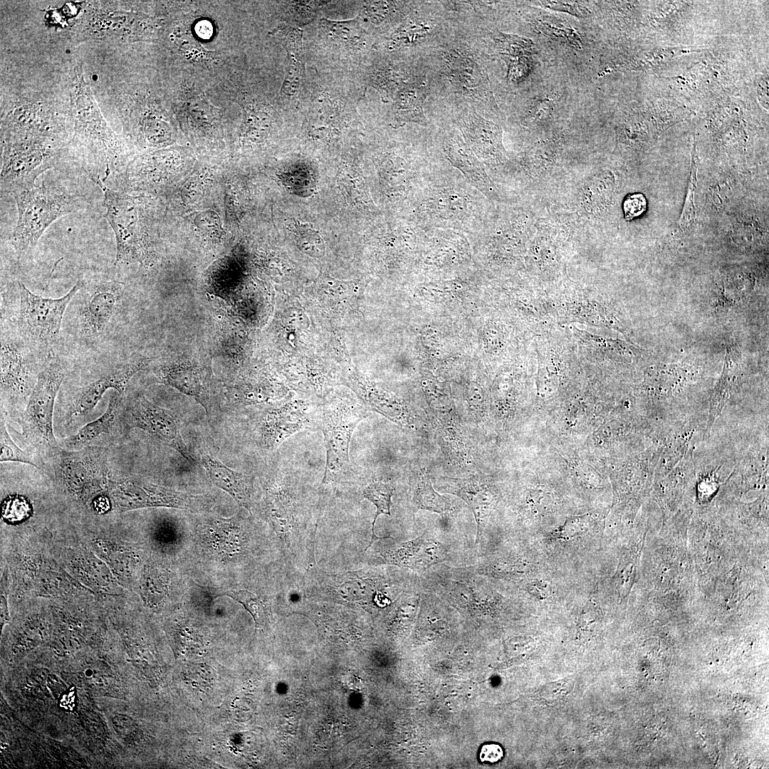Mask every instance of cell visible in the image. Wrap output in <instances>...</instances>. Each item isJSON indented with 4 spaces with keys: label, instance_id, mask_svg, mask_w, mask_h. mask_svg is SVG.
Masks as SVG:
<instances>
[{
    "label": "cell",
    "instance_id": "cell-1",
    "mask_svg": "<svg viewBox=\"0 0 769 769\" xmlns=\"http://www.w3.org/2000/svg\"><path fill=\"white\" fill-rule=\"evenodd\" d=\"M444 162L434 166L404 204V219L424 229H451L470 237L487 222L488 205L493 203Z\"/></svg>",
    "mask_w": 769,
    "mask_h": 769
},
{
    "label": "cell",
    "instance_id": "cell-2",
    "mask_svg": "<svg viewBox=\"0 0 769 769\" xmlns=\"http://www.w3.org/2000/svg\"><path fill=\"white\" fill-rule=\"evenodd\" d=\"M12 196L18 218L11 244L19 256L33 249L54 221L83 206L80 198L48 187L43 182Z\"/></svg>",
    "mask_w": 769,
    "mask_h": 769
},
{
    "label": "cell",
    "instance_id": "cell-3",
    "mask_svg": "<svg viewBox=\"0 0 769 769\" xmlns=\"http://www.w3.org/2000/svg\"><path fill=\"white\" fill-rule=\"evenodd\" d=\"M19 305L16 326L20 338L26 343L46 347L58 338L67 306L82 286L78 281L63 296L44 298L31 292L18 281Z\"/></svg>",
    "mask_w": 769,
    "mask_h": 769
},
{
    "label": "cell",
    "instance_id": "cell-4",
    "mask_svg": "<svg viewBox=\"0 0 769 769\" xmlns=\"http://www.w3.org/2000/svg\"><path fill=\"white\" fill-rule=\"evenodd\" d=\"M100 188L104 194L105 217L113 229L116 240L115 265L131 261L149 263L152 252L145 239L134 200L106 184Z\"/></svg>",
    "mask_w": 769,
    "mask_h": 769
},
{
    "label": "cell",
    "instance_id": "cell-5",
    "mask_svg": "<svg viewBox=\"0 0 769 769\" xmlns=\"http://www.w3.org/2000/svg\"><path fill=\"white\" fill-rule=\"evenodd\" d=\"M64 372L60 358L50 352L37 375L25 411V422L28 431L43 445L56 451L61 447L54 436L53 415Z\"/></svg>",
    "mask_w": 769,
    "mask_h": 769
},
{
    "label": "cell",
    "instance_id": "cell-6",
    "mask_svg": "<svg viewBox=\"0 0 769 769\" xmlns=\"http://www.w3.org/2000/svg\"><path fill=\"white\" fill-rule=\"evenodd\" d=\"M1 170V191L13 195L35 186L37 177L53 166V152L43 142L31 137H9Z\"/></svg>",
    "mask_w": 769,
    "mask_h": 769
},
{
    "label": "cell",
    "instance_id": "cell-7",
    "mask_svg": "<svg viewBox=\"0 0 769 769\" xmlns=\"http://www.w3.org/2000/svg\"><path fill=\"white\" fill-rule=\"evenodd\" d=\"M367 416L364 409L350 404H333L323 408L318 429L324 435L326 464L322 483H328L347 467L352 434Z\"/></svg>",
    "mask_w": 769,
    "mask_h": 769
},
{
    "label": "cell",
    "instance_id": "cell-8",
    "mask_svg": "<svg viewBox=\"0 0 769 769\" xmlns=\"http://www.w3.org/2000/svg\"><path fill=\"white\" fill-rule=\"evenodd\" d=\"M112 495L122 510L167 507L192 511H206L210 501L203 496L179 491L135 478L112 481Z\"/></svg>",
    "mask_w": 769,
    "mask_h": 769
},
{
    "label": "cell",
    "instance_id": "cell-9",
    "mask_svg": "<svg viewBox=\"0 0 769 769\" xmlns=\"http://www.w3.org/2000/svg\"><path fill=\"white\" fill-rule=\"evenodd\" d=\"M78 296V329L83 338L95 339L111 325L123 295L121 283L100 280L83 284Z\"/></svg>",
    "mask_w": 769,
    "mask_h": 769
},
{
    "label": "cell",
    "instance_id": "cell-10",
    "mask_svg": "<svg viewBox=\"0 0 769 769\" xmlns=\"http://www.w3.org/2000/svg\"><path fill=\"white\" fill-rule=\"evenodd\" d=\"M455 125L465 143L485 167L494 169L508 161L503 143V130L498 124L470 109L459 114Z\"/></svg>",
    "mask_w": 769,
    "mask_h": 769
},
{
    "label": "cell",
    "instance_id": "cell-11",
    "mask_svg": "<svg viewBox=\"0 0 769 769\" xmlns=\"http://www.w3.org/2000/svg\"><path fill=\"white\" fill-rule=\"evenodd\" d=\"M443 62L445 73L456 91L493 114L501 115L483 67L454 49L444 52Z\"/></svg>",
    "mask_w": 769,
    "mask_h": 769
},
{
    "label": "cell",
    "instance_id": "cell-12",
    "mask_svg": "<svg viewBox=\"0 0 769 769\" xmlns=\"http://www.w3.org/2000/svg\"><path fill=\"white\" fill-rule=\"evenodd\" d=\"M440 153L485 197L495 204L502 201L501 192L485 165L465 143L459 131L448 130L439 138Z\"/></svg>",
    "mask_w": 769,
    "mask_h": 769
},
{
    "label": "cell",
    "instance_id": "cell-13",
    "mask_svg": "<svg viewBox=\"0 0 769 769\" xmlns=\"http://www.w3.org/2000/svg\"><path fill=\"white\" fill-rule=\"evenodd\" d=\"M129 414L132 427L144 430L174 449L189 464H195L183 440L177 422L169 410L150 402L144 396H139L130 406Z\"/></svg>",
    "mask_w": 769,
    "mask_h": 769
},
{
    "label": "cell",
    "instance_id": "cell-14",
    "mask_svg": "<svg viewBox=\"0 0 769 769\" xmlns=\"http://www.w3.org/2000/svg\"><path fill=\"white\" fill-rule=\"evenodd\" d=\"M58 474L72 492L83 494L110 482L108 470L100 454L94 451H58Z\"/></svg>",
    "mask_w": 769,
    "mask_h": 769
},
{
    "label": "cell",
    "instance_id": "cell-15",
    "mask_svg": "<svg viewBox=\"0 0 769 769\" xmlns=\"http://www.w3.org/2000/svg\"><path fill=\"white\" fill-rule=\"evenodd\" d=\"M30 353L21 338L1 333V393L20 397L31 394L35 383Z\"/></svg>",
    "mask_w": 769,
    "mask_h": 769
},
{
    "label": "cell",
    "instance_id": "cell-16",
    "mask_svg": "<svg viewBox=\"0 0 769 769\" xmlns=\"http://www.w3.org/2000/svg\"><path fill=\"white\" fill-rule=\"evenodd\" d=\"M150 361L149 357H135L82 387L76 394L68 409L70 418H76L89 413L109 389H113L122 394L129 380L137 372L145 368Z\"/></svg>",
    "mask_w": 769,
    "mask_h": 769
},
{
    "label": "cell",
    "instance_id": "cell-17",
    "mask_svg": "<svg viewBox=\"0 0 769 769\" xmlns=\"http://www.w3.org/2000/svg\"><path fill=\"white\" fill-rule=\"evenodd\" d=\"M438 488L442 492L461 498L471 509L476 523V543L478 544L497 503L496 491L481 478L476 477L461 479L442 478Z\"/></svg>",
    "mask_w": 769,
    "mask_h": 769
},
{
    "label": "cell",
    "instance_id": "cell-18",
    "mask_svg": "<svg viewBox=\"0 0 769 769\" xmlns=\"http://www.w3.org/2000/svg\"><path fill=\"white\" fill-rule=\"evenodd\" d=\"M155 375L159 382L194 398L209 411V375L206 369L197 362H170L159 366Z\"/></svg>",
    "mask_w": 769,
    "mask_h": 769
},
{
    "label": "cell",
    "instance_id": "cell-19",
    "mask_svg": "<svg viewBox=\"0 0 769 769\" xmlns=\"http://www.w3.org/2000/svg\"><path fill=\"white\" fill-rule=\"evenodd\" d=\"M319 415H310L303 407H284L266 412L260 431L265 446L278 447L291 434L303 429H318Z\"/></svg>",
    "mask_w": 769,
    "mask_h": 769
},
{
    "label": "cell",
    "instance_id": "cell-20",
    "mask_svg": "<svg viewBox=\"0 0 769 769\" xmlns=\"http://www.w3.org/2000/svg\"><path fill=\"white\" fill-rule=\"evenodd\" d=\"M387 564L413 570H425L445 558L442 544L425 534L402 543L382 554Z\"/></svg>",
    "mask_w": 769,
    "mask_h": 769
},
{
    "label": "cell",
    "instance_id": "cell-21",
    "mask_svg": "<svg viewBox=\"0 0 769 769\" xmlns=\"http://www.w3.org/2000/svg\"><path fill=\"white\" fill-rule=\"evenodd\" d=\"M286 49L288 65L281 95L295 98L301 93L305 81V57L303 47V31L299 27L284 26L271 32Z\"/></svg>",
    "mask_w": 769,
    "mask_h": 769
},
{
    "label": "cell",
    "instance_id": "cell-22",
    "mask_svg": "<svg viewBox=\"0 0 769 769\" xmlns=\"http://www.w3.org/2000/svg\"><path fill=\"white\" fill-rule=\"evenodd\" d=\"M428 95L424 75L409 78L393 99L392 126L397 128L410 122L427 126L424 104Z\"/></svg>",
    "mask_w": 769,
    "mask_h": 769
},
{
    "label": "cell",
    "instance_id": "cell-23",
    "mask_svg": "<svg viewBox=\"0 0 769 769\" xmlns=\"http://www.w3.org/2000/svg\"><path fill=\"white\" fill-rule=\"evenodd\" d=\"M199 454L200 462L211 482L229 494L240 506L250 509L252 494L250 477L226 466L210 452L200 450Z\"/></svg>",
    "mask_w": 769,
    "mask_h": 769
},
{
    "label": "cell",
    "instance_id": "cell-24",
    "mask_svg": "<svg viewBox=\"0 0 769 769\" xmlns=\"http://www.w3.org/2000/svg\"><path fill=\"white\" fill-rule=\"evenodd\" d=\"M433 20L417 15L407 18L384 43L389 51L416 46L433 34Z\"/></svg>",
    "mask_w": 769,
    "mask_h": 769
},
{
    "label": "cell",
    "instance_id": "cell-25",
    "mask_svg": "<svg viewBox=\"0 0 769 769\" xmlns=\"http://www.w3.org/2000/svg\"><path fill=\"white\" fill-rule=\"evenodd\" d=\"M122 400V394L113 390L106 410L94 421L86 424L75 434L68 437L65 443L69 447H77L89 443L99 436L108 433L115 422Z\"/></svg>",
    "mask_w": 769,
    "mask_h": 769
},
{
    "label": "cell",
    "instance_id": "cell-26",
    "mask_svg": "<svg viewBox=\"0 0 769 769\" xmlns=\"http://www.w3.org/2000/svg\"><path fill=\"white\" fill-rule=\"evenodd\" d=\"M535 567L520 557L502 556L488 560L481 566L480 573L509 581L527 580L534 575Z\"/></svg>",
    "mask_w": 769,
    "mask_h": 769
},
{
    "label": "cell",
    "instance_id": "cell-27",
    "mask_svg": "<svg viewBox=\"0 0 769 769\" xmlns=\"http://www.w3.org/2000/svg\"><path fill=\"white\" fill-rule=\"evenodd\" d=\"M358 20L357 18L345 21H334L321 19L320 26L330 41L343 46L360 49L365 46L367 37Z\"/></svg>",
    "mask_w": 769,
    "mask_h": 769
},
{
    "label": "cell",
    "instance_id": "cell-28",
    "mask_svg": "<svg viewBox=\"0 0 769 769\" xmlns=\"http://www.w3.org/2000/svg\"><path fill=\"white\" fill-rule=\"evenodd\" d=\"M413 502L418 509L427 510L445 516L450 511L449 500L436 491L429 478L422 477L415 486Z\"/></svg>",
    "mask_w": 769,
    "mask_h": 769
},
{
    "label": "cell",
    "instance_id": "cell-29",
    "mask_svg": "<svg viewBox=\"0 0 769 769\" xmlns=\"http://www.w3.org/2000/svg\"><path fill=\"white\" fill-rule=\"evenodd\" d=\"M698 166L699 155L696 142L694 139L691 150V171L686 198L682 211L677 222V226L681 232H685L691 228L696 216L695 194L697 185Z\"/></svg>",
    "mask_w": 769,
    "mask_h": 769
},
{
    "label": "cell",
    "instance_id": "cell-30",
    "mask_svg": "<svg viewBox=\"0 0 769 769\" xmlns=\"http://www.w3.org/2000/svg\"><path fill=\"white\" fill-rule=\"evenodd\" d=\"M558 148V143L553 140L538 142L521 156L520 166L530 173L542 169L553 162Z\"/></svg>",
    "mask_w": 769,
    "mask_h": 769
},
{
    "label": "cell",
    "instance_id": "cell-31",
    "mask_svg": "<svg viewBox=\"0 0 769 769\" xmlns=\"http://www.w3.org/2000/svg\"><path fill=\"white\" fill-rule=\"evenodd\" d=\"M394 489L391 485L380 481L371 483L363 491V498L372 502L376 507V512L372 525V538L368 546L365 548V550H367L375 540L384 538L376 535L375 526L377 518L380 515H390L391 498Z\"/></svg>",
    "mask_w": 769,
    "mask_h": 769
},
{
    "label": "cell",
    "instance_id": "cell-32",
    "mask_svg": "<svg viewBox=\"0 0 769 769\" xmlns=\"http://www.w3.org/2000/svg\"><path fill=\"white\" fill-rule=\"evenodd\" d=\"M363 17L375 26L387 25L403 14L405 2L368 1L364 2Z\"/></svg>",
    "mask_w": 769,
    "mask_h": 769
},
{
    "label": "cell",
    "instance_id": "cell-33",
    "mask_svg": "<svg viewBox=\"0 0 769 769\" xmlns=\"http://www.w3.org/2000/svg\"><path fill=\"white\" fill-rule=\"evenodd\" d=\"M534 24L539 31L550 38L565 43L577 50L582 48L580 35L566 23L559 21L558 19L543 17L538 19Z\"/></svg>",
    "mask_w": 769,
    "mask_h": 769
},
{
    "label": "cell",
    "instance_id": "cell-34",
    "mask_svg": "<svg viewBox=\"0 0 769 769\" xmlns=\"http://www.w3.org/2000/svg\"><path fill=\"white\" fill-rule=\"evenodd\" d=\"M405 74L392 68H380L372 73L371 85L377 89L383 100L394 99L401 87L409 80Z\"/></svg>",
    "mask_w": 769,
    "mask_h": 769
},
{
    "label": "cell",
    "instance_id": "cell-35",
    "mask_svg": "<svg viewBox=\"0 0 769 769\" xmlns=\"http://www.w3.org/2000/svg\"><path fill=\"white\" fill-rule=\"evenodd\" d=\"M493 41L502 58L531 56L535 53V43L530 39L518 35L498 32Z\"/></svg>",
    "mask_w": 769,
    "mask_h": 769
},
{
    "label": "cell",
    "instance_id": "cell-36",
    "mask_svg": "<svg viewBox=\"0 0 769 769\" xmlns=\"http://www.w3.org/2000/svg\"><path fill=\"white\" fill-rule=\"evenodd\" d=\"M595 524V515L587 513L567 518L553 532V538L570 540L587 533Z\"/></svg>",
    "mask_w": 769,
    "mask_h": 769
},
{
    "label": "cell",
    "instance_id": "cell-37",
    "mask_svg": "<svg viewBox=\"0 0 769 769\" xmlns=\"http://www.w3.org/2000/svg\"><path fill=\"white\" fill-rule=\"evenodd\" d=\"M227 596L241 603L253 617L256 627L261 626L266 613V600L246 590L214 592V597Z\"/></svg>",
    "mask_w": 769,
    "mask_h": 769
},
{
    "label": "cell",
    "instance_id": "cell-38",
    "mask_svg": "<svg viewBox=\"0 0 769 769\" xmlns=\"http://www.w3.org/2000/svg\"><path fill=\"white\" fill-rule=\"evenodd\" d=\"M0 461L19 462L31 465L37 469H41L28 454L21 450L11 438L5 424L4 419L1 417L0 428Z\"/></svg>",
    "mask_w": 769,
    "mask_h": 769
},
{
    "label": "cell",
    "instance_id": "cell-39",
    "mask_svg": "<svg viewBox=\"0 0 769 769\" xmlns=\"http://www.w3.org/2000/svg\"><path fill=\"white\" fill-rule=\"evenodd\" d=\"M554 101L549 98L535 100L525 113L523 123L531 126L547 120L554 111Z\"/></svg>",
    "mask_w": 769,
    "mask_h": 769
},
{
    "label": "cell",
    "instance_id": "cell-40",
    "mask_svg": "<svg viewBox=\"0 0 769 769\" xmlns=\"http://www.w3.org/2000/svg\"><path fill=\"white\" fill-rule=\"evenodd\" d=\"M290 13L294 22L308 23L316 17L319 9L326 1H290Z\"/></svg>",
    "mask_w": 769,
    "mask_h": 769
},
{
    "label": "cell",
    "instance_id": "cell-41",
    "mask_svg": "<svg viewBox=\"0 0 769 769\" xmlns=\"http://www.w3.org/2000/svg\"><path fill=\"white\" fill-rule=\"evenodd\" d=\"M507 66L508 81L519 83L529 75L532 68L531 56H515L503 58Z\"/></svg>",
    "mask_w": 769,
    "mask_h": 769
},
{
    "label": "cell",
    "instance_id": "cell-42",
    "mask_svg": "<svg viewBox=\"0 0 769 769\" xmlns=\"http://www.w3.org/2000/svg\"><path fill=\"white\" fill-rule=\"evenodd\" d=\"M538 4L548 9L568 13L578 18L587 17L590 14L589 9L579 1H541Z\"/></svg>",
    "mask_w": 769,
    "mask_h": 769
},
{
    "label": "cell",
    "instance_id": "cell-43",
    "mask_svg": "<svg viewBox=\"0 0 769 769\" xmlns=\"http://www.w3.org/2000/svg\"><path fill=\"white\" fill-rule=\"evenodd\" d=\"M647 209V199L641 193L629 194L623 202L624 218L630 221L640 216Z\"/></svg>",
    "mask_w": 769,
    "mask_h": 769
},
{
    "label": "cell",
    "instance_id": "cell-44",
    "mask_svg": "<svg viewBox=\"0 0 769 769\" xmlns=\"http://www.w3.org/2000/svg\"><path fill=\"white\" fill-rule=\"evenodd\" d=\"M572 689V683L570 681H559L553 682L541 689L540 695L544 700L553 702L567 695Z\"/></svg>",
    "mask_w": 769,
    "mask_h": 769
},
{
    "label": "cell",
    "instance_id": "cell-45",
    "mask_svg": "<svg viewBox=\"0 0 769 769\" xmlns=\"http://www.w3.org/2000/svg\"><path fill=\"white\" fill-rule=\"evenodd\" d=\"M294 233L297 241L302 246H308L313 244L314 246L319 248L322 245L319 233L313 226L300 224L295 226Z\"/></svg>",
    "mask_w": 769,
    "mask_h": 769
},
{
    "label": "cell",
    "instance_id": "cell-46",
    "mask_svg": "<svg viewBox=\"0 0 769 769\" xmlns=\"http://www.w3.org/2000/svg\"><path fill=\"white\" fill-rule=\"evenodd\" d=\"M524 587L529 594L540 599L547 598L551 594V587L548 582L533 576L525 580Z\"/></svg>",
    "mask_w": 769,
    "mask_h": 769
},
{
    "label": "cell",
    "instance_id": "cell-47",
    "mask_svg": "<svg viewBox=\"0 0 769 769\" xmlns=\"http://www.w3.org/2000/svg\"><path fill=\"white\" fill-rule=\"evenodd\" d=\"M503 755L501 747L494 743L484 745L480 752V759L483 762L496 763L500 760Z\"/></svg>",
    "mask_w": 769,
    "mask_h": 769
}]
</instances>
